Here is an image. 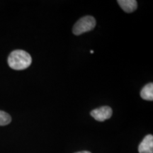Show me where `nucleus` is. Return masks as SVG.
I'll use <instances>...</instances> for the list:
<instances>
[{
    "instance_id": "f257e3e1",
    "label": "nucleus",
    "mask_w": 153,
    "mask_h": 153,
    "mask_svg": "<svg viewBox=\"0 0 153 153\" xmlns=\"http://www.w3.org/2000/svg\"><path fill=\"white\" fill-rule=\"evenodd\" d=\"M8 64L11 69L23 70L28 68L32 63L30 54L23 50H16L10 53L8 57Z\"/></svg>"
},
{
    "instance_id": "f03ea898",
    "label": "nucleus",
    "mask_w": 153,
    "mask_h": 153,
    "mask_svg": "<svg viewBox=\"0 0 153 153\" xmlns=\"http://www.w3.org/2000/svg\"><path fill=\"white\" fill-rule=\"evenodd\" d=\"M95 19L91 16H86L76 22L72 28V32L74 35L79 36L93 30L95 28Z\"/></svg>"
},
{
    "instance_id": "7ed1b4c3",
    "label": "nucleus",
    "mask_w": 153,
    "mask_h": 153,
    "mask_svg": "<svg viewBox=\"0 0 153 153\" xmlns=\"http://www.w3.org/2000/svg\"><path fill=\"white\" fill-rule=\"evenodd\" d=\"M113 114L111 108L109 106H101L100 108H96L91 111L90 114L95 120L103 122L111 117Z\"/></svg>"
},
{
    "instance_id": "20e7f679",
    "label": "nucleus",
    "mask_w": 153,
    "mask_h": 153,
    "mask_svg": "<svg viewBox=\"0 0 153 153\" xmlns=\"http://www.w3.org/2000/svg\"><path fill=\"white\" fill-rule=\"evenodd\" d=\"M139 153H153V136L148 135L144 137L138 147Z\"/></svg>"
},
{
    "instance_id": "39448f33",
    "label": "nucleus",
    "mask_w": 153,
    "mask_h": 153,
    "mask_svg": "<svg viewBox=\"0 0 153 153\" xmlns=\"http://www.w3.org/2000/svg\"><path fill=\"white\" fill-rule=\"evenodd\" d=\"M118 4L124 11L127 13H132L137 8V2L135 0H118Z\"/></svg>"
},
{
    "instance_id": "423d86ee",
    "label": "nucleus",
    "mask_w": 153,
    "mask_h": 153,
    "mask_svg": "<svg viewBox=\"0 0 153 153\" xmlns=\"http://www.w3.org/2000/svg\"><path fill=\"white\" fill-rule=\"evenodd\" d=\"M141 98L144 100H153V84L149 83L143 88L140 91Z\"/></svg>"
},
{
    "instance_id": "0eeeda50",
    "label": "nucleus",
    "mask_w": 153,
    "mask_h": 153,
    "mask_svg": "<svg viewBox=\"0 0 153 153\" xmlns=\"http://www.w3.org/2000/svg\"><path fill=\"white\" fill-rule=\"evenodd\" d=\"M11 117L7 113L0 111V126H7L11 123Z\"/></svg>"
},
{
    "instance_id": "6e6552de",
    "label": "nucleus",
    "mask_w": 153,
    "mask_h": 153,
    "mask_svg": "<svg viewBox=\"0 0 153 153\" xmlns=\"http://www.w3.org/2000/svg\"><path fill=\"white\" fill-rule=\"evenodd\" d=\"M76 153H91V152H89V151H82V152H78Z\"/></svg>"
},
{
    "instance_id": "1a4fd4ad",
    "label": "nucleus",
    "mask_w": 153,
    "mask_h": 153,
    "mask_svg": "<svg viewBox=\"0 0 153 153\" xmlns=\"http://www.w3.org/2000/svg\"><path fill=\"white\" fill-rule=\"evenodd\" d=\"M94 51H91V53H94Z\"/></svg>"
}]
</instances>
